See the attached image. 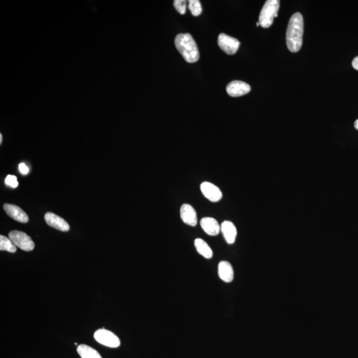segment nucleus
<instances>
[{"label":"nucleus","mask_w":358,"mask_h":358,"mask_svg":"<svg viewBox=\"0 0 358 358\" xmlns=\"http://www.w3.org/2000/svg\"><path fill=\"white\" fill-rule=\"evenodd\" d=\"M304 21L300 13H295L289 21L286 33L287 48L292 52L299 51L303 45Z\"/></svg>","instance_id":"nucleus-1"},{"label":"nucleus","mask_w":358,"mask_h":358,"mask_svg":"<svg viewBox=\"0 0 358 358\" xmlns=\"http://www.w3.org/2000/svg\"><path fill=\"white\" fill-rule=\"evenodd\" d=\"M176 48L183 57L189 63H196L199 61L200 53L199 48L191 34H179L174 40Z\"/></svg>","instance_id":"nucleus-2"},{"label":"nucleus","mask_w":358,"mask_h":358,"mask_svg":"<svg viewBox=\"0 0 358 358\" xmlns=\"http://www.w3.org/2000/svg\"><path fill=\"white\" fill-rule=\"evenodd\" d=\"M279 0H268L263 5L259 17V23L263 28L272 26L275 17H277L279 10Z\"/></svg>","instance_id":"nucleus-3"},{"label":"nucleus","mask_w":358,"mask_h":358,"mask_svg":"<svg viewBox=\"0 0 358 358\" xmlns=\"http://www.w3.org/2000/svg\"><path fill=\"white\" fill-rule=\"evenodd\" d=\"M9 238L16 247L25 252H30L34 250V243L30 237L25 232L20 231L14 230L9 234Z\"/></svg>","instance_id":"nucleus-4"},{"label":"nucleus","mask_w":358,"mask_h":358,"mask_svg":"<svg viewBox=\"0 0 358 358\" xmlns=\"http://www.w3.org/2000/svg\"><path fill=\"white\" fill-rule=\"evenodd\" d=\"M94 339L98 343L109 348H116L120 346V340L115 334L106 330V329H99L94 333Z\"/></svg>","instance_id":"nucleus-5"},{"label":"nucleus","mask_w":358,"mask_h":358,"mask_svg":"<svg viewBox=\"0 0 358 358\" xmlns=\"http://www.w3.org/2000/svg\"><path fill=\"white\" fill-rule=\"evenodd\" d=\"M218 44L223 52L229 55H233L238 51L240 43L236 38L230 37L226 34H221L218 38Z\"/></svg>","instance_id":"nucleus-6"},{"label":"nucleus","mask_w":358,"mask_h":358,"mask_svg":"<svg viewBox=\"0 0 358 358\" xmlns=\"http://www.w3.org/2000/svg\"><path fill=\"white\" fill-rule=\"evenodd\" d=\"M201 190L203 195L212 203L219 202L222 198L221 189L210 182H203L201 185Z\"/></svg>","instance_id":"nucleus-7"},{"label":"nucleus","mask_w":358,"mask_h":358,"mask_svg":"<svg viewBox=\"0 0 358 358\" xmlns=\"http://www.w3.org/2000/svg\"><path fill=\"white\" fill-rule=\"evenodd\" d=\"M251 86L245 82L234 81L229 83L226 87L227 93L232 97H239L248 94Z\"/></svg>","instance_id":"nucleus-8"},{"label":"nucleus","mask_w":358,"mask_h":358,"mask_svg":"<svg viewBox=\"0 0 358 358\" xmlns=\"http://www.w3.org/2000/svg\"><path fill=\"white\" fill-rule=\"evenodd\" d=\"M45 220L49 226L57 229L61 232H68L70 230V226L67 221L52 212H47L45 214Z\"/></svg>","instance_id":"nucleus-9"},{"label":"nucleus","mask_w":358,"mask_h":358,"mask_svg":"<svg viewBox=\"0 0 358 358\" xmlns=\"http://www.w3.org/2000/svg\"><path fill=\"white\" fill-rule=\"evenodd\" d=\"M3 208L7 214L15 221L21 223L28 222L29 216L19 206L10 204H5Z\"/></svg>","instance_id":"nucleus-10"},{"label":"nucleus","mask_w":358,"mask_h":358,"mask_svg":"<svg viewBox=\"0 0 358 358\" xmlns=\"http://www.w3.org/2000/svg\"><path fill=\"white\" fill-rule=\"evenodd\" d=\"M181 218L183 222L190 226L197 224V215L193 207L188 204H184L181 207Z\"/></svg>","instance_id":"nucleus-11"},{"label":"nucleus","mask_w":358,"mask_h":358,"mask_svg":"<svg viewBox=\"0 0 358 358\" xmlns=\"http://www.w3.org/2000/svg\"><path fill=\"white\" fill-rule=\"evenodd\" d=\"M201 226L205 233L209 236H217L221 232V225L214 218H203L201 221Z\"/></svg>","instance_id":"nucleus-12"},{"label":"nucleus","mask_w":358,"mask_h":358,"mask_svg":"<svg viewBox=\"0 0 358 358\" xmlns=\"http://www.w3.org/2000/svg\"><path fill=\"white\" fill-rule=\"evenodd\" d=\"M220 279L223 282L231 283L234 280V272L232 265L228 261H222L218 267Z\"/></svg>","instance_id":"nucleus-13"},{"label":"nucleus","mask_w":358,"mask_h":358,"mask_svg":"<svg viewBox=\"0 0 358 358\" xmlns=\"http://www.w3.org/2000/svg\"><path fill=\"white\" fill-rule=\"evenodd\" d=\"M221 231L227 243L232 244L235 242L237 236V229L232 222L227 221L223 222L221 226Z\"/></svg>","instance_id":"nucleus-14"},{"label":"nucleus","mask_w":358,"mask_h":358,"mask_svg":"<svg viewBox=\"0 0 358 358\" xmlns=\"http://www.w3.org/2000/svg\"><path fill=\"white\" fill-rule=\"evenodd\" d=\"M194 245L200 255L203 256L206 259H211L213 256V252L206 241L203 240L201 238H196L194 240Z\"/></svg>","instance_id":"nucleus-15"},{"label":"nucleus","mask_w":358,"mask_h":358,"mask_svg":"<svg viewBox=\"0 0 358 358\" xmlns=\"http://www.w3.org/2000/svg\"><path fill=\"white\" fill-rule=\"evenodd\" d=\"M77 352L82 358H102L95 349L85 344L79 345Z\"/></svg>","instance_id":"nucleus-16"},{"label":"nucleus","mask_w":358,"mask_h":358,"mask_svg":"<svg viewBox=\"0 0 358 358\" xmlns=\"http://www.w3.org/2000/svg\"><path fill=\"white\" fill-rule=\"evenodd\" d=\"M0 250L15 253L17 251V248L10 238L1 235L0 236Z\"/></svg>","instance_id":"nucleus-17"},{"label":"nucleus","mask_w":358,"mask_h":358,"mask_svg":"<svg viewBox=\"0 0 358 358\" xmlns=\"http://www.w3.org/2000/svg\"><path fill=\"white\" fill-rule=\"evenodd\" d=\"M188 9L194 16L201 15L203 9L201 3L199 0H190L188 1Z\"/></svg>","instance_id":"nucleus-18"},{"label":"nucleus","mask_w":358,"mask_h":358,"mask_svg":"<svg viewBox=\"0 0 358 358\" xmlns=\"http://www.w3.org/2000/svg\"><path fill=\"white\" fill-rule=\"evenodd\" d=\"M173 4L174 8L181 15L185 14L187 10V1L185 0H175Z\"/></svg>","instance_id":"nucleus-19"},{"label":"nucleus","mask_w":358,"mask_h":358,"mask_svg":"<svg viewBox=\"0 0 358 358\" xmlns=\"http://www.w3.org/2000/svg\"><path fill=\"white\" fill-rule=\"evenodd\" d=\"M5 184L12 187V188H16L18 187V183L17 177L14 175H8L7 176L6 179L5 180Z\"/></svg>","instance_id":"nucleus-20"},{"label":"nucleus","mask_w":358,"mask_h":358,"mask_svg":"<svg viewBox=\"0 0 358 358\" xmlns=\"http://www.w3.org/2000/svg\"><path fill=\"white\" fill-rule=\"evenodd\" d=\"M19 170L21 172V173L23 174H26L29 172V168L27 167V165L24 163H20L19 165Z\"/></svg>","instance_id":"nucleus-21"},{"label":"nucleus","mask_w":358,"mask_h":358,"mask_svg":"<svg viewBox=\"0 0 358 358\" xmlns=\"http://www.w3.org/2000/svg\"><path fill=\"white\" fill-rule=\"evenodd\" d=\"M352 66H353L354 68L358 70V56L354 58L353 61H352Z\"/></svg>","instance_id":"nucleus-22"},{"label":"nucleus","mask_w":358,"mask_h":358,"mask_svg":"<svg viewBox=\"0 0 358 358\" xmlns=\"http://www.w3.org/2000/svg\"><path fill=\"white\" fill-rule=\"evenodd\" d=\"M354 127L358 131V119L354 122Z\"/></svg>","instance_id":"nucleus-23"},{"label":"nucleus","mask_w":358,"mask_h":358,"mask_svg":"<svg viewBox=\"0 0 358 358\" xmlns=\"http://www.w3.org/2000/svg\"><path fill=\"white\" fill-rule=\"evenodd\" d=\"M2 143V134H0V143Z\"/></svg>","instance_id":"nucleus-24"},{"label":"nucleus","mask_w":358,"mask_h":358,"mask_svg":"<svg viewBox=\"0 0 358 358\" xmlns=\"http://www.w3.org/2000/svg\"><path fill=\"white\" fill-rule=\"evenodd\" d=\"M256 25H257V26L258 27V26H259V25H259V22H257V23H256Z\"/></svg>","instance_id":"nucleus-25"}]
</instances>
